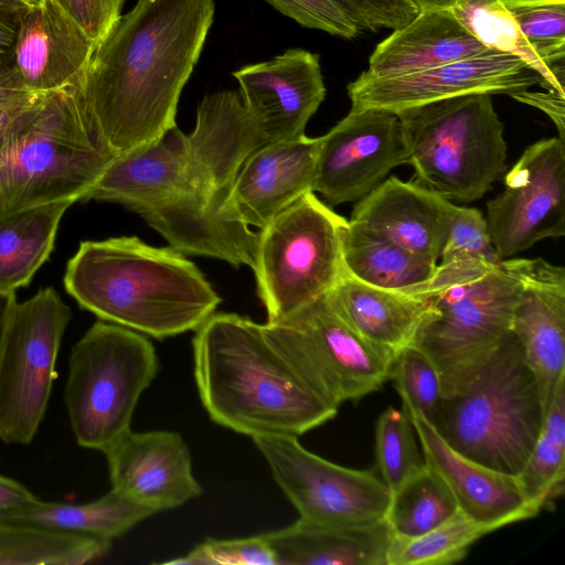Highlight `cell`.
I'll return each instance as SVG.
<instances>
[{"instance_id": "obj_1", "label": "cell", "mask_w": 565, "mask_h": 565, "mask_svg": "<svg viewBox=\"0 0 565 565\" xmlns=\"http://www.w3.org/2000/svg\"><path fill=\"white\" fill-rule=\"evenodd\" d=\"M214 13V0H137L98 43L81 94L115 156L175 126Z\"/></svg>"}, {"instance_id": "obj_2", "label": "cell", "mask_w": 565, "mask_h": 565, "mask_svg": "<svg viewBox=\"0 0 565 565\" xmlns=\"http://www.w3.org/2000/svg\"><path fill=\"white\" fill-rule=\"evenodd\" d=\"M194 380L217 425L249 436L299 437L332 419L323 399L288 363L263 324L214 312L192 340Z\"/></svg>"}, {"instance_id": "obj_3", "label": "cell", "mask_w": 565, "mask_h": 565, "mask_svg": "<svg viewBox=\"0 0 565 565\" xmlns=\"http://www.w3.org/2000/svg\"><path fill=\"white\" fill-rule=\"evenodd\" d=\"M64 286L100 320L160 340L195 331L221 302L183 254L136 236L82 242Z\"/></svg>"}, {"instance_id": "obj_4", "label": "cell", "mask_w": 565, "mask_h": 565, "mask_svg": "<svg viewBox=\"0 0 565 565\" xmlns=\"http://www.w3.org/2000/svg\"><path fill=\"white\" fill-rule=\"evenodd\" d=\"M521 289V258L512 257L437 264L426 282L406 290L427 300L411 345L437 367L444 397L461 391L511 332Z\"/></svg>"}, {"instance_id": "obj_5", "label": "cell", "mask_w": 565, "mask_h": 565, "mask_svg": "<svg viewBox=\"0 0 565 565\" xmlns=\"http://www.w3.org/2000/svg\"><path fill=\"white\" fill-rule=\"evenodd\" d=\"M114 157L79 88L43 93L24 128L0 148V216L81 201Z\"/></svg>"}, {"instance_id": "obj_6", "label": "cell", "mask_w": 565, "mask_h": 565, "mask_svg": "<svg viewBox=\"0 0 565 565\" xmlns=\"http://www.w3.org/2000/svg\"><path fill=\"white\" fill-rule=\"evenodd\" d=\"M544 416L535 379L510 332L461 391L443 398L434 427L469 459L518 476Z\"/></svg>"}, {"instance_id": "obj_7", "label": "cell", "mask_w": 565, "mask_h": 565, "mask_svg": "<svg viewBox=\"0 0 565 565\" xmlns=\"http://www.w3.org/2000/svg\"><path fill=\"white\" fill-rule=\"evenodd\" d=\"M415 182L463 203L481 199L505 171L504 126L491 95L469 94L396 114Z\"/></svg>"}, {"instance_id": "obj_8", "label": "cell", "mask_w": 565, "mask_h": 565, "mask_svg": "<svg viewBox=\"0 0 565 565\" xmlns=\"http://www.w3.org/2000/svg\"><path fill=\"white\" fill-rule=\"evenodd\" d=\"M158 370L156 349L145 334L104 320L93 323L72 347L64 390L77 445L103 451L129 430Z\"/></svg>"}, {"instance_id": "obj_9", "label": "cell", "mask_w": 565, "mask_h": 565, "mask_svg": "<svg viewBox=\"0 0 565 565\" xmlns=\"http://www.w3.org/2000/svg\"><path fill=\"white\" fill-rule=\"evenodd\" d=\"M349 221L308 192L258 232L254 267L267 321L327 295L343 276Z\"/></svg>"}, {"instance_id": "obj_10", "label": "cell", "mask_w": 565, "mask_h": 565, "mask_svg": "<svg viewBox=\"0 0 565 565\" xmlns=\"http://www.w3.org/2000/svg\"><path fill=\"white\" fill-rule=\"evenodd\" d=\"M263 329L312 390L337 408L380 390L396 358L354 331L327 295Z\"/></svg>"}, {"instance_id": "obj_11", "label": "cell", "mask_w": 565, "mask_h": 565, "mask_svg": "<svg viewBox=\"0 0 565 565\" xmlns=\"http://www.w3.org/2000/svg\"><path fill=\"white\" fill-rule=\"evenodd\" d=\"M71 308L52 287L15 302L0 352V439L30 444L46 412Z\"/></svg>"}, {"instance_id": "obj_12", "label": "cell", "mask_w": 565, "mask_h": 565, "mask_svg": "<svg viewBox=\"0 0 565 565\" xmlns=\"http://www.w3.org/2000/svg\"><path fill=\"white\" fill-rule=\"evenodd\" d=\"M252 439L300 519L333 525L385 519L391 491L373 471L333 463L306 449L295 436Z\"/></svg>"}, {"instance_id": "obj_13", "label": "cell", "mask_w": 565, "mask_h": 565, "mask_svg": "<svg viewBox=\"0 0 565 565\" xmlns=\"http://www.w3.org/2000/svg\"><path fill=\"white\" fill-rule=\"evenodd\" d=\"M486 220L501 259L565 235L564 139H542L523 151L504 177V190L487 203Z\"/></svg>"}, {"instance_id": "obj_14", "label": "cell", "mask_w": 565, "mask_h": 565, "mask_svg": "<svg viewBox=\"0 0 565 565\" xmlns=\"http://www.w3.org/2000/svg\"><path fill=\"white\" fill-rule=\"evenodd\" d=\"M544 85L541 75L515 55L494 50L415 73L374 77L362 72L348 85L353 109H404L469 94H507Z\"/></svg>"}, {"instance_id": "obj_15", "label": "cell", "mask_w": 565, "mask_h": 565, "mask_svg": "<svg viewBox=\"0 0 565 565\" xmlns=\"http://www.w3.org/2000/svg\"><path fill=\"white\" fill-rule=\"evenodd\" d=\"M408 163V149L396 114L353 109L321 136L313 192L330 206L355 202Z\"/></svg>"}, {"instance_id": "obj_16", "label": "cell", "mask_w": 565, "mask_h": 565, "mask_svg": "<svg viewBox=\"0 0 565 565\" xmlns=\"http://www.w3.org/2000/svg\"><path fill=\"white\" fill-rule=\"evenodd\" d=\"M232 75L265 145L305 136L326 97L320 56L299 47L245 65Z\"/></svg>"}, {"instance_id": "obj_17", "label": "cell", "mask_w": 565, "mask_h": 565, "mask_svg": "<svg viewBox=\"0 0 565 565\" xmlns=\"http://www.w3.org/2000/svg\"><path fill=\"white\" fill-rule=\"evenodd\" d=\"M111 489L154 514L178 508L202 493L192 471L190 450L170 430H127L102 451Z\"/></svg>"}, {"instance_id": "obj_18", "label": "cell", "mask_w": 565, "mask_h": 565, "mask_svg": "<svg viewBox=\"0 0 565 565\" xmlns=\"http://www.w3.org/2000/svg\"><path fill=\"white\" fill-rule=\"evenodd\" d=\"M195 190H212L191 158L177 125L160 138L115 156L81 201H106L141 212Z\"/></svg>"}, {"instance_id": "obj_19", "label": "cell", "mask_w": 565, "mask_h": 565, "mask_svg": "<svg viewBox=\"0 0 565 565\" xmlns=\"http://www.w3.org/2000/svg\"><path fill=\"white\" fill-rule=\"evenodd\" d=\"M521 280L511 332L521 344L546 414L565 380V268L543 258H521Z\"/></svg>"}, {"instance_id": "obj_20", "label": "cell", "mask_w": 565, "mask_h": 565, "mask_svg": "<svg viewBox=\"0 0 565 565\" xmlns=\"http://www.w3.org/2000/svg\"><path fill=\"white\" fill-rule=\"evenodd\" d=\"M406 415L414 426L425 463L444 480L458 509L467 516L493 532L540 513L526 499L516 476L469 459L449 446L420 415Z\"/></svg>"}, {"instance_id": "obj_21", "label": "cell", "mask_w": 565, "mask_h": 565, "mask_svg": "<svg viewBox=\"0 0 565 565\" xmlns=\"http://www.w3.org/2000/svg\"><path fill=\"white\" fill-rule=\"evenodd\" d=\"M230 189L185 192L139 215L174 250L254 267L258 233L226 204Z\"/></svg>"}, {"instance_id": "obj_22", "label": "cell", "mask_w": 565, "mask_h": 565, "mask_svg": "<svg viewBox=\"0 0 565 565\" xmlns=\"http://www.w3.org/2000/svg\"><path fill=\"white\" fill-rule=\"evenodd\" d=\"M321 136L265 145L238 170L226 198L234 215L262 230L308 192H313Z\"/></svg>"}, {"instance_id": "obj_23", "label": "cell", "mask_w": 565, "mask_h": 565, "mask_svg": "<svg viewBox=\"0 0 565 565\" xmlns=\"http://www.w3.org/2000/svg\"><path fill=\"white\" fill-rule=\"evenodd\" d=\"M452 207L448 199L393 175L358 201L349 226L437 262Z\"/></svg>"}, {"instance_id": "obj_24", "label": "cell", "mask_w": 565, "mask_h": 565, "mask_svg": "<svg viewBox=\"0 0 565 565\" xmlns=\"http://www.w3.org/2000/svg\"><path fill=\"white\" fill-rule=\"evenodd\" d=\"M96 44L52 0L26 9L15 49L20 82L31 94L82 86Z\"/></svg>"}, {"instance_id": "obj_25", "label": "cell", "mask_w": 565, "mask_h": 565, "mask_svg": "<svg viewBox=\"0 0 565 565\" xmlns=\"http://www.w3.org/2000/svg\"><path fill=\"white\" fill-rule=\"evenodd\" d=\"M186 139L194 167L214 190L230 189L244 161L265 146L235 90L204 96L198 106L194 129Z\"/></svg>"}, {"instance_id": "obj_26", "label": "cell", "mask_w": 565, "mask_h": 565, "mask_svg": "<svg viewBox=\"0 0 565 565\" xmlns=\"http://www.w3.org/2000/svg\"><path fill=\"white\" fill-rule=\"evenodd\" d=\"M489 49L478 42L450 10H425L380 42L365 71L392 77L480 54Z\"/></svg>"}, {"instance_id": "obj_27", "label": "cell", "mask_w": 565, "mask_h": 565, "mask_svg": "<svg viewBox=\"0 0 565 565\" xmlns=\"http://www.w3.org/2000/svg\"><path fill=\"white\" fill-rule=\"evenodd\" d=\"M264 535L276 565H386L391 532L385 520L333 525L299 518Z\"/></svg>"}, {"instance_id": "obj_28", "label": "cell", "mask_w": 565, "mask_h": 565, "mask_svg": "<svg viewBox=\"0 0 565 565\" xmlns=\"http://www.w3.org/2000/svg\"><path fill=\"white\" fill-rule=\"evenodd\" d=\"M327 296L354 331L396 355L412 344L428 308L420 294L375 287L347 271Z\"/></svg>"}, {"instance_id": "obj_29", "label": "cell", "mask_w": 565, "mask_h": 565, "mask_svg": "<svg viewBox=\"0 0 565 565\" xmlns=\"http://www.w3.org/2000/svg\"><path fill=\"white\" fill-rule=\"evenodd\" d=\"M154 514L115 489L87 503L45 502L0 512V522L113 541Z\"/></svg>"}, {"instance_id": "obj_30", "label": "cell", "mask_w": 565, "mask_h": 565, "mask_svg": "<svg viewBox=\"0 0 565 565\" xmlns=\"http://www.w3.org/2000/svg\"><path fill=\"white\" fill-rule=\"evenodd\" d=\"M74 200H60L0 216V292L29 285L54 248L57 228Z\"/></svg>"}, {"instance_id": "obj_31", "label": "cell", "mask_w": 565, "mask_h": 565, "mask_svg": "<svg viewBox=\"0 0 565 565\" xmlns=\"http://www.w3.org/2000/svg\"><path fill=\"white\" fill-rule=\"evenodd\" d=\"M343 264L352 277L384 289L409 290L426 282L437 262L391 242L348 227Z\"/></svg>"}, {"instance_id": "obj_32", "label": "cell", "mask_w": 565, "mask_h": 565, "mask_svg": "<svg viewBox=\"0 0 565 565\" xmlns=\"http://www.w3.org/2000/svg\"><path fill=\"white\" fill-rule=\"evenodd\" d=\"M449 10L484 47L518 56L541 75L544 88L565 96V78L526 41L503 0H456Z\"/></svg>"}, {"instance_id": "obj_33", "label": "cell", "mask_w": 565, "mask_h": 565, "mask_svg": "<svg viewBox=\"0 0 565 565\" xmlns=\"http://www.w3.org/2000/svg\"><path fill=\"white\" fill-rule=\"evenodd\" d=\"M565 380L544 416L533 448L516 476L526 499L542 510L564 492Z\"/></svg>"}, {"instance_id": "obj_34", "label": "cell", "mask_w": 565, "mask_h": 565, "mask_svg": "<svg viewBox=\"0 0 565 565\" xmlns=\"http://www.w3.org/2000/svg\"><path fill=\"white\" fill-rule=\"evenodd\" d=\"M444 480L426 463L391 493L385 522L392 535L418 536L457 512Z\"/></svg>"}, {"instance_id": "obj_35", "label": "cell", "mask_w": 565, "mask_h": 565, "mask_svg": "<svg viewBox=\"0 0 565 565\" xmlns=\"http://www.w3.org/2000/svg\"><path fill=\"white\" fill-rule=\"evenodd\" d=\"M490 533L459 509L436 527L414 537H390L386 565H447L460 562L469 547Z\"/></svg>"}, {"instance_id": "obj_36", "label": "cell", "mask_w": 565, "mask_h": 565, "mask_svg": "<svg viewBox=\"0 0 565 565\" xmlns=\"http://www.w3.org/2000/svg\"><path fill=\"white\" fill-rule=\"evenodd\" d=\"M409 417L402 409L390 407L376 422V467L391 493L425 465Z\"/></svg>"}, {"instance_id": "obj_37", "label": "cell", "mask_w": 565, "mask_h": 565, "mask_svg": "<svg viewBox=\"0 0 565 565\" xmlns=\"http://www.w3.org/2000/svg\"><path fill=\"white\" fill-rule=\"evenodd\" d=\"M520 31L545 63L565 78V0H503Z\"/></svg>"}, {"instance_id": "obj_38", "label": "cell", "mask_w": 565, "mask_h": 565, "mask_svg": "<svg viewBox=\"0 0 565 565\" xmlns=\"http://www.w3.org/2000/svg\"><path fill=\"white\" fill-rule=\"evenodd\" d=\"M390 379L398 392L405 414L415 413L435 426L444 398L440 375L417 348L409 345L396 355Z\"/></svg>"}, {"instance_id": "obj_39", "label": "cell", "mask_w": 565, "mask_h": 565, "mask_svg": "<svg viewBox=\"0 0 565 565\" xmlns=\"http://www.w3.org/2000/svg\"><path fill=\"white\" fill-rule=\"evenodd\" d=\"M440 264L483 263L498 265L503 259L498 255L488 230L487 220L473 207L454 204L445 242L440 252Z\"/></svg>"}, {"instance_id": "obj_40", "label": "cell", "mask_w": 565, "mask_h": 565, "mask_svg": "<svg viewBox=\"0 0 565 565\" xmlns=\"http://www.w3.org/2000/svg\"><path fill=\"white\" fill-rule=\"evenodd\" d=\"M174 565H276L264 534L241 539H207L188 554L162 562Z\"/></svg>"}, {"instance_id": "obj_41", "label": "cell", "mask_w": 565, "mask_h": 565, "mask_svg": "<svg viewBox=\"0 0 565 565\" xmlns=\"http://www.w3.org/2000/svg\"><path fill=\"white\" fill-rule=\"evenodd\" d=\"M300 25L343 39H353L362 30L340 0H265Z\"/></svg>"}, {"instance_id": "obj_42", "label": "cell", "mask_w": 565, "mask_h": 565, "mask_svg": "<svg viewBox=\"0 0 565 565\" xmlns=\"http://www.w3.org/2000/svg\"><path fill=\"white\" fill-rule=\"evenodd\" d=\"M361 29H398L418 14L412 0H340Z\"/></svg>"}, {"instance_id": "obj_43", "label": "cell", "mask_w": 565, "mask_h": 565, "mask_svg": "<svg viewBox=\"0 0 565 565\" xmlns=\"http://www.w3.org/2000/svg\"><path fill=\"white\" fill-rule=\"evenodd\" d=\"M98 45L121 15L126 0H52Z\"/></svg>"}, {"instance_id": "obj_44", "label": "cell", "mask_w": 565, "mask_h": 565, "mask_svg": "<svg viewBox=\"0 0 565 565\" xmlns=\"http://www.w3.org/2000/svg\"><path fill=\"white\" fill-rule=\"evenodd\" d=\"M33 1L0 0V84L25 90L20 82L15 49L22 18ZM28 92V90H26Z\"/></svg>"}, {"instance_id": "obj_45", "label": "cell", "mask_w": 565, "mask_h": 565, "mask_svg": "<svg viewBox=\"0 0 565 565\" xmlns=\"http://www.w3.org/2000/svg\"><path fill=\"white\" fill-rule=\"evenodd\" d=\"M42 94L0 104V148L11 141L24 128Z\"/></svg>"}, {"instance_id": "obj_46", "label": "cell", "mask_w": 565, "mask_h": 565, "mask_svg": "<svg viewBox=\"0 0 565 565\" xmlns=\"http://www.w3.org/2000/svg\"><path fill=\"white\" fill-rule=\"evenodd\" d=\"M514 99L529 104L543 110L553 120L558 137L565 140L564 135V115H565V96L547 90L546 93L529 92L527 89L516 92L511 95Z\"/></svg>"}, {"instance_id": "obj_47", "label": "cell", "mask_w": 565, "mask_h": 565, "mask_svg": "<svg viewBox=\"0 0 565 565\" xmlns=\"http://www.w3.org/2000/svg\"><path fill=\"white\" fill-rule=\"evenodd\" d=\"M38 500L22 483L0 475V512L29 505Z\"/></svg>"}, {"instance_id": "obj_48", "label": "cell", "mask_w": 565, "mask_h": 565, "mask_svg": "<svg viewBox=\"0 0 565 565\" xmlns=\"http://www.w3.org/2000/svg\"><path fill=\"white\" fill-rule=\"evenodd\" d=\"M15 302V292H0V352L10 315Z\"/></svg>"}, {"instance_id": "obj_49", "label": "cell", "mask_w": 565, "mask_h": 565, "mask_svg": "<svg viewBox=\"0 0 565 565\" xmlns=\"http://www.w3.org/2000/svg\"><path fill=\"white\" fill-rule=\"evenodd\" d=\"M31 95H34V94H31L26 90H23L21 88L14 87V86L0 84V104H6V103L23 99Z\"/></svg>"}, {"instance_id": "obj_50", "label": "cell", "mask_w": 565, "mask_h": 565, "mask_svg": "<svg viewBox=\"0 0 565 565\" xmlns=\"http://www.w3.org/2000/svg\"><path fill=\"white\" fill-rule=\"evenodd\" d=\"M419 11L449 10L456 0H412Z\"/></svg>"}, {"instance_id": "obj_51", "label": "cell", "mask_w": 565, "mask_h": 565, "mask_svg": "<svg viewBox=\"0 0 565 565\" xmlns=\"http://www.w3.org/2000/svg\"><path fill=\"white\" fill-rule=\"evenodd\" d=\"M26 1H33V0H26Z\"/></svg>"}]
</instances>
